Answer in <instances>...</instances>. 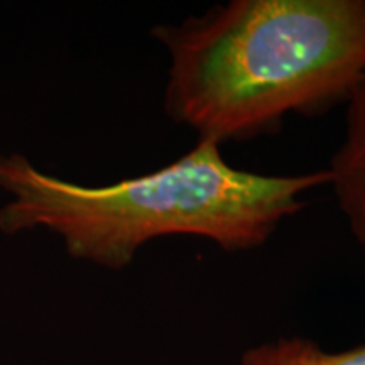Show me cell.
Listing matches in <instances>:
<instances>
[{"label":"cell","mask_w":365,"mask_h":365,"mask_svg":"<svg viewBox=\"0 0 365 365\" xmlns=\"http://www.w3.org/2000/svg\"><path fill=\"white\" fill-rule=\"evenodd\" d=\"M345 105V137L327 171L341 215L365 259V73Z\"/></svg>","instance_id":"3"},{"label":"cell","mask_w":365,"mask_h":365,"mask_svg":"<svg viewBox=\"0 0 365 365\" xmlns=\"http://www.w3.org/2000/svg\"><path fill=\"white\" fill-rule=\"evenodd\" d=\"M330 186V173L271 176L232 166L220 145L198 140L181 158L145 175L88 186L41 171L27 156L0 153V232L46 228L66 254L112 271L163 237H200L223 252H250L307 207L303 195Z\"/></svg>","instance_id":"2"},{"label":"cell","mask_w":365,"mask_h":365,"mask_svg":"<svg viewBox=\"0 0 365 365\" xmlns=\"http://www.w3.org/2000/svg\"><path fill=\"white\" fill-rule=\"evenodd\" d=\"M240 365H365V345L328 354L304 339H282L249 349Z\"/></svg>","instance_id":"4"},{"label":"cell","mask_w":365,"mask_h":365,"mask_svg":"<svg viewBox=\"0 0 365 365\" xmlns=\"http://www.w3.org/2000/svg\"><path fill=\"white\" fill-rule=\"evenodd\" d=\"M150 36L170 54L166 115L220 148L325 115L365 73V0H228Z\"/></svg>","instance_id":"1"}]
</instances>
